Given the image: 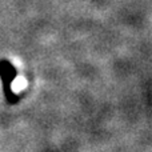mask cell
I'll return each instance as SVG.
<instances>
[{
  "mask_svg": "<svg viewBox=\"0 0 152 152\" xmlns=\"http://www.w3.org/2000/svg\"><path fill=\"white\" fill-rule=\"evenodd\" d=\"M16 76H18V69L15 68V66L7 59H1L0 60V80H1L5 100L11 105L16 104L20 100V95L13 91V80L16 79Z\"/></svg>",
  "mask_w": 152,
  "mask_h": 152,
  "instance_id": "6da1fadb",
  "label": "cell"
}]
</instances>
